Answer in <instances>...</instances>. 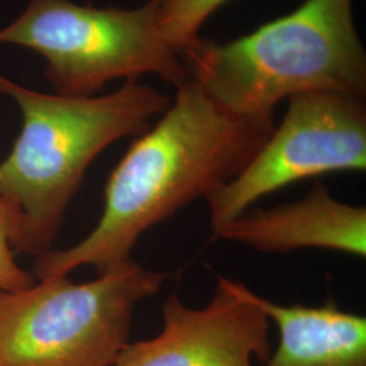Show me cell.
Here are the masks:
<instances>
[{"mask_svg":"<svg viewBox=\"0 0 366 366\" xmlns=\"http://www.w3.org/2000/svg\"><path fill=\"white\" fill-rule=\"evenodd\" d=\"M274 128V117L235 114L187 79L155 127L133 142L112 171L92 232L72 247L37 257L34 277H66L83 266L105 274L129 266L147 231L231 182Z\"/></svg>","mask_w":366,"mask_h":366,"instance_id":"6da1fadb","label":"cell"},{"mask_svg":"<svg viewBox=\"0 0 366 366\" xmlns=\"http://www.w3.org/2000/svg\"><path fill=\"white\" fill-rule=\"evenodd\" d=\"M0 92L22 113V129L0 163V199L18 210L14 252L51 249L71 199L94 159L118 140L142 134L171 99L137 80L106 95L66 97L29 90L0 75Z\"/></svg>","mask_w":366,"mask_h":366,"instance_id":"7a4b0ae2","label":"cell"},{"mask_svg":"<svg viewBox=\"0 0 366 366\" xmlns=\"http://www.w3.org/2000/svg\"><path fill=\"white\" fill-rule=\"evenodd\" d=\"M179 56L189 79L239 116L274 117L275 106L302 92L365 102L366 51L353 0H305L240 39L199 37Z\"/></svg>","mask_w":366,"mask_h":366,"instance_id":"3957f363","label":"cell"},{"mask_svg":"<svg viewBox=\"0 0 366 366\" xmlns=\"http://www.w3.org/2000/svg\"><path fill=\"white\" fill-rule=\"evenodd\" d=\"M166 280L133 262L89 282L56 277L0 295L3 365L113 366L137 305Z\"/></svg>","mask_w":366,"mask_h":366,"instance_id":"277c9868","label":"cell"},{"mask_svg":"<svg viewBox=\"0 0 366 366\" xmlns=\"http://www.w3.org/2000/svg\"><path fill=\"white\" fill-rule=\"evenodd\" d=\"M160 3L101 9L71 0H29L25 11L0 29V44L41 54L44 75L59 95L94 97L113 80L147 74L178 87L189 76L179 53L159 34Z\"/></svg>","mask_w":366,"mask_h":366,"instance_id":"5b68a950","label":"cell"},{"mask_svg":"<svg viewBox=\"0 0 366 366\" xmlns=\"http://www.w3.org/2000/svg\"><path fill=\"white\" fill-rule=\"evenodd\" d=\"M366 169V107L335 92L293 95L281 124L231 182L207 199L210 228L292 183Z\"/></svg>","mask_w":366,"mask_h":366,"instance_id":"8992f818","label":"cell"},{"mask_svg":"<svg viewBox=\"0 0 366 366\" xmlns=\"http://www.w3.org/2000/svg\"><path fill=\"white\" fill-rule=\"evenodd\" d=\"M270 319L244 284L217 275L209 302L186 305L171 293L162 307V330L128 343L113 366H254L273 352Z\"/></svg>","mask_w":366,"mask_h":366,"instance_id":"52a82bcc","label":"cell"},{"mask_svg":"<svg viewBox=\"0 0 366 366\" xmlns=\"http://www.w3.org/2000/svg\"><path fill=\"white\" fill-rule=\"evenodd\" d=\"M213 237L264 254L305 249L366 257V208L340 202L325 183L293 202L249 208L212 229Z\"/></svg>","mask_w":366,"mask_h":366,"instance_id":"ba28073f","label":"cell"},{"mask_svg":"<svg viewBox=\"0 0 366 366\" xmlns=\"http://www.w3.org/2000/svg\"><path fill=\"white\" fill-rule=\"evenodd\" d=\"M278 331L264 366H366V317L331 299L319 307L278 304L251 290Z\"/></svg>","mask_w":366,"mask_h":366,"instance_id":"9c48e42d","label":"cell"},{"mask_svg":"<svg viewBox=\"0 0 366 366\" xmlns=\"http://www.w3.org/2000/svg\"><path fill=\"white\" fill-rule=\"evenodd\" d=\"M228 0H162L159 34L181 53L199 39V30L212 14Z\"/></svg>","mask_w":366,"mask_h":366,"instance_id":"30bf717a","label":"cell"},{"mask_svg":"<svg viewBox=\"0 0 366 366\" xmlns=\"http://www.w3.org/2000/svg\"><path fill=\"white\" fill-rule=\"evenodd\" d=\"M18 210L0 199V295L13 293L31 287L36 280L18 266L14 259V246L19 235Z\"/></svg>","mask_w":366,"mask_h":366,"instance_id":"8fae6325","label":"cell"},{"mask_svg":"<svg viewBox=\"0 0 366 366\" xmlns=\"http://www.w3.org/2000/svg\"><path fill=\"white\" fill-rule=\"evenodd\" d=\"M0 366H4L3 365V362H1V360H0Z\"/></svg>","mask_w":366,"mask_h":366,"instance_id":"7c38bea8","label":"cell"}]
</instances>
